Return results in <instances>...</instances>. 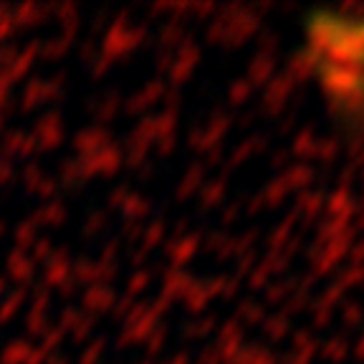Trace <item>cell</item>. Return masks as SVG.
Listing matches in <instances>:
<instances>
[{
  "label": "cell",
  "instance_id": "cell-1",
  "mask_svg": "<svg viewBox=\"0 0 364 364\" xmlns=\"http://www.w3.org/2000/svg\"><path fill=\"white\" fill-rule=\"evenodd\" d=\"M309 71L332 102L364 122V15L321 10L304 26Z\"/></svg>",
  "mask_w": 364,
  "mask_h": 364
}]
</instances>
